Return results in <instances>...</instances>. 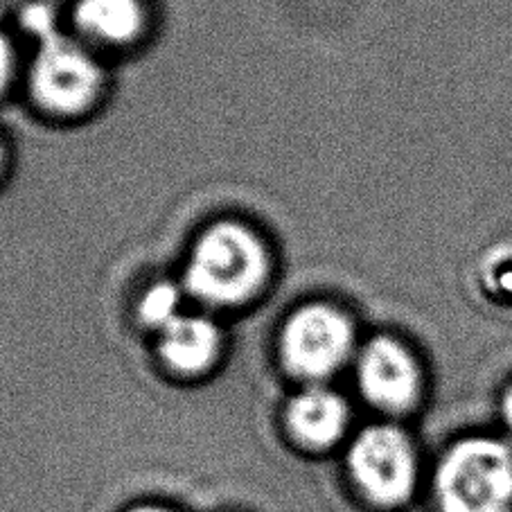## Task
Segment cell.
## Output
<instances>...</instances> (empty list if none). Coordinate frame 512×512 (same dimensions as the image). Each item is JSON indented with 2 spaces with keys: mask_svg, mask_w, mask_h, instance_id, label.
I'll return each instance as SVG.
<instances>
[{
  "mask_svg": "<svg viewBox=\"0 0 512 512\" xmlns=\"http://www.w3.org/2000/svg\"><path fill=\"white\" fill-rule=\"evenodd\" d=\"M485 289L501 298H512V251H499L488 255L483 267Z\"/></svg>",
  "mask_w": 512,
  "mask_h": 512,
  "instance_id": "11",
  "label": "cell"
},
{
  "mask_svg": "<svg viewBox=\"0 0 512 512\" xmlns=\"http://www.w3.org/2000/svg\"><path fill=\"white\" fill-rule=\"evenodd\" d=\"M357 384L366 400L386 413H409L425 395L418 357L393 337H375L357 355Z\"/></svg>",
  "mask_w": 512,
  "mask_h": 512,
  "instance_id": "6",
  "label": "cell"
},
{
  "mask_svg": "<svg viewBox=\"0 0 512 512\" xmlns=\"http://www.w3.org/2000/svg\"><path fill=\"white\" fill-rule=\"evenodd\" d=\"M102 73L93 57L59 34L43 39L32 66V93L52 113H79L100 91Z\"/></svg>",
  "mask_w": 512,
  "mask_h": 512,
  "instance_id": "5",
  "label": "cell"
},
{
  "mask_svg": "<svg viewBox=\"0 0 512 512\" xmlns=\"http://www.w3.org/2000/svg\"><path fill=\"white\" fill-rule=\"evenodd\" d=\"M75 23L88 37L122 46L143 28V7L138 0H79Z\"/></svg>",
  "mask_w": 512,
  "mask_h": 512,
  "instance_id": "9",
  "label": "cell"
},
{
  "mask_svg": "<svg viewBox=\"0 0 512 512\" xmlns=\"http://www.w3.org/2000/svg\"><path fill=\"white\" fill-rule=\"evenodd\" d=\"M497 416L501 425V434L512 440V377L503 384L497 397Z\"/></svg>",
  "mask_w": 512,
  "mask_h": 512,
  "instance_id": "12",
  "label": "cell"
},
{
  "mask_svg": "<svg viewBox=\"0 0 512 512\" xmlns=\"http://www.w3.org/2000/svg\"><path fill=\"white\" fill-rule=\"evenodd\" d=\"M0 165H3V147H0Z\"/></svg>",
  "mask_w": 512,
  "mask_h": 512,
  "instance_id": "15",
  "label": "cell"
},
{
  "mask_svg": "<svg viewBox=\"0 0 512 512\" xmlns=\"http://www.w3.org/2000/svg\"><path fill=\"white\" fill-rule=\"evenodd\" d=\"M12 75V48L3 37H0V91Z\"/></svg>",
  "mask_w": 512,
  "mask_h": 512,
  "instance_id": "13",
  "label": "cell"
},
{
  "mask_svg": "<svg viewBox=\"0 0 512 512\" xmlns=\"http://www.w3.org/2000/svg\"><path fill=\"white\" fill-rule=\"evenodd\" d=\"M355 330L337 307L305 305L289 316L280 334V357L291 375L319 384L348 364Z\"/></svg>",
  "mask_w": 512,
  "mask_h": 512,
  "instance_id": "4",
  "label": "cell"
},
{
  "mask_svg": "<svg viewBox=\"0 0 512 512\" xmlns=\"http://www.w3.org/2000/svg\"><path fill=\"white\" fill-rule=\"evenodd\" d=\"M431 492L438 512H512V440L501 431L458 438L440 456Z\"/></svg>",
  "mask_w": 512,
  "mask_h": 512,
  "instance_id": "1",
  "label": "cell"
},
{
  "mask_svg": "<svg viewBox=\"0 0 512 512\" xmlns=\"http://www.w3.org/2000/svg\"><path fill=\"white\" fill-rule=\"evenodd\" d=\"M289 434L307 449H330L346 436L350 425V406L332 388L307 384L291 397L285 411Z\"/></svg>",
  "mask_w": 512,
  "mask_h": 512,
  "instance_id": "7",
  "label": "cell"
},
{
  "mask_svg": "<svg viewBox=\"0 0 512 512\" xmlns=\"http://www.w3.org/2000/svg\"><path fill=\"white\" fill-rule=\"evenodd\" d=\"M222 350V330L201 314H181L158 332V355L163 364L183 377L206 373Z\"/></svg>",
  "mask_w": 512,
  "mask_h": 512,
  "instance_id": "8",
  "label": "cell"
},
{
  "mask_svg": "<svg viewBox=\"0 0 512 512\" xmlns=\"http://www.w3.org/2000/svg\"><path fill=\"white\" fill-rule=\"evenodd\" d=\"M183 291L172 282H156L149 287L138 303V319L147 328L161 332L165 325L183 314Z\"/></svg>",
  "mask_w": 512,
  "mask_h": 512,
  "instance_id": "10",
  "label": "cell"
},
{
  "mask_svg": "<svg viewBox=\"0 0 512 512\" xmlns=\"http://www.w3.org/2000/svg\"><path fill=\"white\" fill-rule=\"evenodd\" d=\"M127 512H176V510L163 506V503H140V506L129 508Z\"/></svg>",
  "mask_w": 512,
  "mask_h": 512,
  "instance_id": "14",
  "label": "cell"
},
{
  "mask_svg": "<svg viewBox=\"0 0 512 512\" xmlns=\"http://www.w3.org/2000/svg\"><path fill=\"white\" fill-rule=\"evenodd\" d=\"M350 479L377 508H402L420 485V454L413 438L393 422L361 429L348 452Z\"/></svg>",
  "mask_w": 512,
  "mask_h": 512,
  "instance_id": "3",
  "label": "cell"
},
{
  "mask_svg": "<svg viewBox=\"0 0 512 512\" xmlns=\"http://www.w3.org/2000/svg\"><path fill=\"white\" fill-rule=\"evenodd\" d=\"M267 276V253L249 228L224 222L199 237L185 269L183 287L213 307H235L249 300Z\"/></svg>",
  "mask_w": 512,
  "mask_h": 512,
  "instance_id": "2",
  "label": "cell"
}]
</instances>
